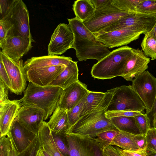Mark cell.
Wrapping results in <instances>:
<instances>
[{
	"label": "cell",
	"instance_id": "6da1fadb",
	"mask_svg": "<svg viewBox=\"0 0 156 156\" xmlns=\"http://www.w3.org/2000/svg\"><path fill=\"white\" fill-rule=\"evenodd\" d=\"M112 96L111 92L107 91L100 104L87 114L81 117L68 133L94 138L101 132L118 129L105 115Z\"/></svg>",
	"mask_w": 156,
	"mask_h": 156
},
{
	"label": "cell",
	"instance_id": "7a4b0ae2",
	"mask_svg": "<svg viewBox=\"0 0 156 156\" xmlns=\"http://www.w3.org/2000/svg\"><path fill=\"white\" fill-rule=\"evenodd\" d=\"M63 89L55 86H41L29 82L23 97L22 105L30 106L44 110L47 119L56 109Z\"/></svg>",
	"mask_w": 156,
	"mask_h": 156
},
{
	"label": "cell",
	"instance_id": "3957f363",
	"mask_svg": "<svg viewBox=\"0 0 156 156\" xmlns=\"http://www.w3.org/2000/svg\"><path fill=\"white\" fill-rule=\"evenodd\" d=\"M133 48L124 46L113 50L92 67V76L99 79H110L121 76L126 61Z\"/></svg>",
	"mask_w": 156,
	"mask_h": 156
},
{
	"label": "cell",
	"instance_id": "277c9868",
	"mask_svg": "<svg viewBox=\"0 0 156 156\" xmlns=\"http://www.w3.org/2000/svg\"><path fill=\"white\" fill-rule=\"evenodd\" d=\"M112 98L106 111H129L141 112L146 108L131 85H122L107 90Z\"/></svg>",
	"mask_w": 156,
	"mask_h": 156
},
{
	"label": "cell",
	"instance_id": "5b68a950",
	"mask_svg": "<svg viewBox=\"0 0 156 156\" xmlns=\"http://www.w3.org/2000/svg\"><path fill=\"white\" fill-rule=\"evenodd\" d=\"M150 30L145 27L136 26L94 35L97 40L108 48H112L127 45Z\"/></svg>",
	"mask_w": 156,
	"mask_h": 156
},
{
	"label": "cell",
	"instance_id": "8992f818",
	"mask_svg": "<svg viewBox=\"0 0 156 156\" xmlns=\"http://www.w3.org/2000/svg\"><path fill=\"white\" fill-rule=\"evenodd\" d=\"M3 18L10 20L13 24V35L34 40L30 30L29 11L22 0H11L8 10Z\"/></svg>",
	"mask_w": 156,
	"mask_h": 156
},
{
	"label": "cell",
	"instance_id": "52a82bcc",
	"mask_svg": "<svg viewBox=\"0 0 156 156\" xmlns=\"http://www.w3.org/2000/svg\"><path fill=\"white\" fill-rule=\"evenodd\" d=\"M132 12L121 10L112 3L103 8L95 9L92 16L83 23L88 29L95 34L99 33L119 19Z\"/></svg>",
	"mask_w": 156,
	"mask_h": 156
},
{
	"label": "cell",
	"instance_id": "ba28073f",
	"mask_svg": "<svg viewBox=\"0 0 156 156\" xmlns=\"http://www.w3.org/2000/svg\"><path fill=\"white\" fill-rule=\"evenodd\" d=\"M74 37L71 48L75 49L76 57L80 61L95 59L98 62L110 52L108 47L97 40L91 41L76 35Z\"/></svg>",
	"mask_w": 156,
	"mask_h": 156
},
{
	"label": "cell",
	"instance_id": "9c48e42d",
	"mask_svg": "<svg viewBox=\"0 0 156 156\" xmlns=\"http://www.w3.org/2000/svg\"><path fill=\"white\" fill-rule=\"evenodd\" d=\"M131 86L146 108V114L152 108L156 96V78L146 70L133 79Z\"/></svg>",
	"mask_w": 156,
	"mask_h": 156
},
{
	"label": "cell",
	"instance_id": "30bf717a",
	"mask_svg": "<svg viewBox=\"0 0 156 156\" xmlns=\"http://www.w3.org/2000/svg\"><path fill=\"white\" fill-rule=\"evenodd\" d=\"M0 59L5 66L10 80V91L17 95H21L25 91L27 80L26 72L23 60L14 61L5 55L0 50Z\"/></svg>",
	"mask_w": 156,
	"mask_h": 156
},
{
	"label": "cell",
	"instance_id": "8fae6325",
	"mask_svg": "<svg viewBox=\"0 0 156 156\" xmlns=\"http://www.w3.org/2000/svg\"><path fill=\"white\" fill-rule=\"evenodd\" d=\"M74 35L68 25L60 23L54 30L48 46V55H61L71 48Z\"/></svg>",
	"mask_w": 156,
	"mask_h": 156
},
{
	"label": "cell",
	"instance_id": "7c38bea8",
	"mask_svg": "<svg viewBox=\"0 0 156 156\" xmlns=\"http://www.w3.org/2000/svg\"><path fill=\"white\" fill-rule=\"evenodd\" d=\"M32 42L35 41L25 37L9 35L0 47L5 55L18 62L31 49Z\"/></svg>",
	"mask_w": 156,
	"mask_h": 156
},
{
	"label": "cell",
	"instance_id": "4fadbf2b",
	"mask_svg": "<svg viewBox=\"0 0 156 156\" xmlns=\"http://www.w3.org/2000/svg\"><path fill=\"white\" fill-rule=\"evenodd\" d=\"M156 23V16L134 12L112 23L102 30L100 33L136 26H143L151 30Z\"/></svg>",
	"mask_w": 156,
	"mask_h": 156
},
{
	"label": "cell",
	"instance_id": "5bb4252c",
	"mask_svg": "<svg viewBox=\"0 0 156 156\" xmlns=\"http://www.w3.org/2000/svg\"><path fill=\"white\" fill-rule=\"evenodd\" d=\"M46 115V112L42 109L23 105L18 111L16 117L22 126L29 131L37 134Z\"/></svg>",
	"mask_w": 156,
	"mask_h": 156
},
{
	"label": "cell",
	"instance_id": "9a60e30c",
	"mask_svg": "<svg viewBox=\"0 0 156 156\" xmlns=\"http://www.w3.org/2000/svg\"><path fill=\"white\" fill-rule=\"evenodd\" d=\"M150 60L141 50L133 48L126 61L121 76L126 81L132 82L134 78L147 69Z\"/></svg>",
	"mask_w": 156,
	"mask_h": 156
},
{
	"label": "cell",
	"instance_id": "2e32d148",
	"mask_svg": "<svg viewBox=\"0 0 156 156\" xmlns=\"http://www.w3.org/2000/svg\"><path fill=\"white\" fill-rule=\"evenodd\" d=\"M89 90L87 85L79 80L63 89L57 107L68 111L87 95Z\"/></svg>",
	"mask_w": 156,
	"mask_h": 156
},
{
	"label": "cell",
	"instance_id": "e0dca14e",
	"mask_svg": "<svg viewBox=\"0 0 156 156\" xmlns=\"http://www.w3.org/2000/svg\"><path fill=\"white\" fill-rule=\"evenodd\" d=\"M66 66L59 65L30 69L26 71L27 80L39 86H48Z\"/></svg>",
	"mask_w": 156,
	"mask_h": 156
},
{
	"label": "cell",
	"instance_id": "ac0fdd59",
	"mask_svg": "<svg viewBox=\"0 0 156 156\" xmlns=\"http://www.w3.org/2000/svg\"><path fill=\"white\" fill-rule=\"evenodd\" d=\"M22 105L20 100H9L0 105V137L7 135Z\"/></svg>",
	"mask_w": 156,
	"mask_h": 156
},
{
	"label": "cell",
	"instance_id": "d6986e66",
	"mask_svg": "<svg viewBox=\"0 0 156 156\" xmlns=\"http://www.w3.org/2000/svg\"><path fill=\"white\" fill-rule=\"evenodd\" d=\"M9 132L19 153L26 149L37 135L22 126L16 117L13 121Z\"/></svg>",
	"mask_w": 156,
	"mask_h": 156
},
{
	"label": "cell",
	"instance_id": "ffe728a7",
	"mask_svg": "<svg viewBox=\"0 0 156 156\" xmlns=\"http://www.w3.org/2000/svg\"><path fill=\"white\" fill-rule=\"evenodd\" d=\"M72 60V58L70 57L48 55L28 58L23 63V66L26 71L33 68L59 65L66 66Z\"/></svg>",
	"mask_w": 156,
	"mask_h": 156
},
{
	"label": "cell",
	"instance_id": "44dd1931",
	"mask_svg": "<svg viewBox=\"0 0 156 156\" xmlns=\"http://www.w3.org/2000/svg\"><path fill=\"white\" fill-rule=\"evenodd\" d=\"M77 63V62L71 61L64 70L48 86L59 87L64 89L79 81Z\"/></svg>",
	"mask_w": 156,
	"mask_h": 156
},
{
	"label": "cell",
	"instance_id": "7402d4cb",
	"mask_svg": "<svg viewBox=\"0 0 156 156\" xmlns=\"http://www.w3.org/2000/svg\"><path fill=\"white\" fill-rule=\"evenodd\" d=\"M47 124L52 133L55 134L65 135L70 129L66 111L58 107L50 117Z\"/></svg>",
	"mask_w": 156,
	"mask_h": 156
},
{
	"label": "cell",
	"instance_id": "603a6c76",
	"mask_svg": "<svg viewBox=\"0 0 156 156\" xmlns=\"http://www.w3.org/2000/svg\"><path fill=\"white\" fill-rule=\"evenodd\" d=\"M37 136L41 147L50 156H64L59 151L55 142L47 122L44 121Z\"/></svg>",
	"mask_w": 156,
	"mask_h": 156
},
{
	"label": "cell",
	"instance_id": "cb8c5ba5",
	"mask_svg": "<svg viewBox=\"0 0 156 156\" xmlns=\"http://www.w3.org/2000/svg\"><path fill=\"white\" fill-rule=\"evenodd\" d=\"M109 119L119 130L135 135L142 134L134 117H116Z\"/></svg>",
	"mask_w": 156,
	"mask_h": 156
},
{
	"label": "cell",
	"instance_id": "d4e9b609",
	"mask_svg": "<svg viewBox=\"0 0 156 156\" xmlns=\"http://www.w3.org/2000/svg\"><path fill=\"white\" fill-rule=\"evenodd\" d=\"M73 9L76 17L84 22L93 15L95 9L91 0H77L74 2Z\"/></svg>",
	"mask_w": 156,
	"mask_h": 156
},
{
	"label": "cell",
	"instance_id": "484cf974",
	"mask_svg": "<svg viewBox=\"0 0 156 156\" xmlns=\"http://www.w3.org/2000/svg\"><path fill=\"white\" fill-rule=\"evenodd\" d=\"M119 130L110 145L116 146L125 150L137 151L139 148L132 137V134Z\"/></svg>",
	"mask_w": 156,
	"mask_h": 156
},
{
	"label": "cell",
	"instance_id": "4316f807",
	"mask_svg": "<svg viewBox=\"0 0 156 156\" xmlns=\"http://www.w3.org/2000/svg\"><path fill=\"white\" fill-rule=\"evenodd\" d=\"M67 20L68 25L74 35L91 41L96 40L95 35L88 29L83 22L76 17Z\"/></svg>",
	"mask_w": 156,
	"mask_h": 156
},
{
	"label": "cell",
	"instance_id": "83f0119b",
	"mask_svg": "<svg viewBox=\"0 0 156 156\" xmlns=\"http://www.w3.org/2000/svg\"><path fill=\"white\" fill-rule=\"evenodd\" d=\"M106 92L89 91L80 115V118L96 107L102 100Z\"/></svg>",
	"mask_w": 156,
	"mask_h": 156
},
{
	"label": "cell",
	"instance_id": "f1b7e54d",
	"mask_svg": "<svg viewBox=\"0 0 156 156\" xmlns=\"http://www.w3.org/2000/svg\"><path fill=\"white\" fill-rule=\"evenodd\" d=\"M85 156H103V146L94 138L80 136Z\"/></svg>",
	"mask_w": 156,
	"mask_h": 156
},
{
	"label": "cell",
	"instance_id": "f546056e",
	"mask_svg": "<svg viewBox=\"0 0 156 156\" xmlns=\"http://www.w3.org/2000/svg\"><path fill=\"white\" fill-rule=\"evenodd\" d=\"M69 150V156H85L80 136L68 133L65 135Z\"/></svg>",
	"mask_w": 156,
	"mask_h": 156
},
{
	"label": "cell",
	"instance_id": "4dcf8cb0",
	"mask_svg": "<svg viewBox=\"0 0 156 156\" xmlns=\"http://www.w3.org/2000/svg\"><path fill=\"white\" fill-rule=\"evenodd\" d=\"M144 35L141 44L142 51L151 60L156 59V40L148 32Z\"/></svg>",
	"mask_w": 156,
	"mask_h": 156
},
{
	"label": "cell",
	"instance_id": "1f68e13d",
	"mask_svg": "<svg viewBox=\"0 0 156 156\" xmlns=\"http://www.w3.org/2000/svg\"><path fill=\"white\" fill-rule=\"evenodd\" d=\"M142 0H112V4L119 9L127 12H135L136 7Z\"/></svg>",
	"mask_w": 156,
	"mask_h": 156
},
{
	"label": "cell",
	"instance_id": "d6a6232c",
	"mask_svg": "<svg viewBox=\"0 0 156 156\" xmlns=\"http://www.w3.org/2000/svg\"><path fill=\"white\" fill-rule=\"evenodd\" d=\"M135 12L156 16V0H142Z\"/></svg>",
	"mask_w": 156,
	"mask_h": 156
},
{
	"label": "cell",
	"instance_id": "836d02e7",
	"mask_svg": "<svg viewBox=\"0 0 156 156\" xmlns=\"http://www.w3.org/2000/svg\"><path fill=\"white\" fill-rule=\"evenodd\" d=\"M86 96L72 109L66 112L70 128L77 122L80 118V115L86 100Z\"/></svg>",
	"mask_w": 156,
	"mask_h": 156
},
{
	"label": "cell",
	"instance_id": "e575fe53",
	"mask_svg": "<svg viewBox=\"0 0 156 156\" xmlns=\"http://www.w3.org/2000/svg\"><path fill=\"white\" fill-rule=\"evenodd\" d=\"M119 133L118 129L108 130L99 133L94 138L104 147L110 145L115 136Z\"/></svg>",
	"mask_w": 156,
	"mask_h": 156
},
{
	"label": "cell",
	"instance_id": "d590c367",
	"mask_svg": "<svg viewBox=\"0 0 156 156\" xmlns=\"http://www.w3.org/2000/svg\"><path fill=\"white\" fill-rule=\"evenodd\" d=\"M14 25L11 21L7 19L0 20V45L5 41L9 35H12Z\"/></svg>",
	"mask_w": 156,
	"mask_h": 156
},
{
	"label": "cell",
	"instance_id": "8d00e7d4",
	"mask_svg": "<svg viewBox=\"0 0 156 156\" xmlns=\"http://www.w3.org/2000/svg\"><path fill=\"white\" fill-rule=\"evenodd\" d=\"M41 147L37 135L27 147L19 153L18 156H37L38 151Z\"/></svg>",
	"mask_w": 156,
	"mask_h": 156
},
{
	"label": "cell",
	"instance_id": "74e56055",
	"mask_svg": "<svg viewBox=\"0 0 156 156\" xmlns=\"http://www.w3.org/2000/svg\"><path fill=\"white\" fill-rule=\"evenodd\" d=\"M147 151L156 152V129L150 128L146 134Z\"/></svg>",
	"mask_w": 156,
	"mask_h": 156
},
{
	"label": "cell",
	"instance_id": "f35d334b",
	"mask_svg": "<svg viewBox=\"0 0 156 156\" xmlns=\"http://www.w3.org/2000/svg\"><path fill=\"white\" fill-rule=\"evenodd\" d=\"M142 134L146 135L151 128L149 120L146 114L134 116Z\"/></svg>",
	"mask_w": 156,
	"mask_h": 156
},
{
	"label": "cell",
	"instance_id": "ab89813d",
	"mask_svg": "<svg viewBox=\"0 0 156 156\" xmlns=\"http://www.w3.org/2000/svg\"><path fill=\"white\" fill-rule=\"evenodd\" d=\"M52 134L55 144L60 152L64 156H69L68 146L66 145L62 138L65 135Z\"/></svg>",
	"mask_w": 156,
	"mask_h": 156
},
{
	"label": "cell",
	"instance_id": "60d3db41",
	"mask_svg": "<svg viewBox=\"0 0 156 156\" xmlns=\"http://www.w3.org/2000/svg\"><path fill=\"white\" fill-rule=\"evenodd\" d=\"M141 112L129 111H106L105 113L106 117L111 118L119 116L134 117L143 114Z\"/></svg>",
	"mask_w": 156,
	"mask_h": 156
},
{
	"label": "cell",
	"instance_id": "b9f144b4",
	"mask_svg": "<svg viewBox=\"0 0 156 156\" xmlns=\"http://www.w3.org/2000/svg\"><path fill=\"white\" fill-rule=\"evenodd\" d=\"M115 146L122 156H148L146 151L126 150L122 149L118 147Z\"/></svg>",
	"mask_w": 156,
	"mask_h": 156
},
{
	"label": "cell",
	"instance_id": "7bdbcfd3",
	"mask_svg": "<svg viewBox=\"0 0 156 156\" xmlns=\"http://www.w3.org/2000/svg\"><path fill=\"white\" fill-rule=\"evenodd\" d=\"M132 137L139 150L147 151L146 135L132 134Z\"/></svg>",
	"mask_w": 156,
	"mask_h": 156
},
{
	"label": "cell",
	"instance_id": "ee69618b",
	"mask_svg": "<svg viewBox=\"0 0 156 156\" xmlns=\"http://www.w3.org/2000/svg\"><path fill=\"white\" fill-rule=\"evenodd\" d=\"M9 90L8 87L0 79V105L4 104L10 100L8 98Z\"/></svg>",
	"mask_w": 156,
	"mask_h": 156
},
{
	"label": "cell",
	"instance_id": "f6af8a7d",
	"mask_svg": "<svg viewBox=\"0 0 156 156\" xmlns=\"http://www.w3.org/2000/svg\"><path fill=\"white\" fill-rule=\"evenodd\" d=\"M0 156H8L9 135L8 133L0 137Z\"/></svg>",
	"mask_w": 156,
	"mask_h": 156
},
{
	"label": "cell",
	"instance_id": "bcb514c9",
	"mask_svg": "<svg viewBox=\"0 0 156 156\" xmlns=\"http://www.w3.org/2000/svg\"><path fill=\"white\" fill-rule=\"evenodd\" d=\"M0 79H1L10 91L11 84L7 71L1 59H0Z\"/></svg>",
	"mask_w": 156,
	"mask_h": 156
},
{
	"label": "cell",
	"instance_id": "7dc6e473",
	"mask_svg": "<svg viewBox=\"0 0 156 156\" xmlns=\"http://www.w3.org/2000/svg\"><path fill=\"white\" fill-rule=\"evenodd\" d=\"M9 139L8 145V156H18V152L10 133H8Z\"/></svg>",
	"mask_w": 156,
	"mask_h": 156
},
{
	"label": "cell",
	"instance_id": "c3c4849f",
	"mask_svg": "<svg viewBox=\"0 0 156 156\" xmlns=\"http://www.w3.org/2000/svg\"><path fill=\"white\" fill-rule=\"evenodd\" d=\"M103 152V156H122L113 145H109L104 147Z\"/></svg>",
	"mask_w": 156,
	"mask_h": 156
},
{
	"label": "cell",
	"instance_id": "681fc988",
	"mask_svg": "<svg viewBox=\"0 0 156 156\" xmlns=\"http://www.w3.org/2000/svg\"><path fill=\"white\" fill-rule=\"evenodd\" d=\"M146 114L149 120L151 128H152L153 124L156 120V96L152 108L149 113Z\"/></svg>",
	"mask_w": 156,
	"mask_h": 156
},
{
	"label": "cell",
	"instance_id": "f907efd6",
	"mask_svg": "<svg viewBox=\"0 0 156 156\" xmlns=\"http://www.w3.org/2000/svg\"><path fill=\"white\" fill-rule=\"evenodd\" d=\"M95 9L103 8L112 3V0H91Z\"/></svg>",
	"mask_w": 156,
	"mask_h": 156
},
{
	"label": "cell",
	"instance_id": "816d5d0a",
	"mask_svg": "<svg viewBox=\"0 0 156 156\" xmlns=\"http://www.w3.org/2000/svg\"><path fill=\"white\" fill-rule=\"evenodd\" d=\"M11 0H0V15L2 16V19L6 14L11 2Z\"/></svg>",
	"mask_w": 156,
	"mask_h": 156
},
{
	"label": "cell",
	"instance_id": "f5cc1de1",
	"mask_svg": "<svg viewBox=\"0 0 156 156\" xmlns=\"http://www.w3.org/2000/svg\"><path fill=\"white\" fill-rule=\"evenodd\" d=\"M37 156H50L41 147L38 151Z\"/></svg>",
	"mask_w": 156,
	"mask_h": 156
},
{
	"label": "cell",
	"instance_id": "db71d44e",
	"mask_svg": "<svg viewBox=\"0 0 156 156\" xmlns=\"http://www.w3.org/2000/svg\"><path fill=\"white\" fill-rule=\"evenodd\" d=\"M148 33L156 40V23L153 28Z\"/></svg>",
	"mask_w": 156,
	"mask_h": 156
},
{
	"label": "cell",
	"instance_id": "11a10c76",
	"mask_svg": "<svg viewBox=\"0 0 156 156\" xmlns=\"http://www.w3.org/2000/svg\"><path fill=\"white\" fill-rule=\"evenodd\" d=\"M147 152L148 156H156V152L154 153L147 151Z\"/></svg>",
	"mask_w": 156,
	"mask_h": 156
},
{
	"label": "cell",
	"instance_id": "9f6ffc18",
	"mask_svg": "<svg viewBox=\"0 0 156 156\" xmlns=\"http://www.w3.org/2000/svg\"><path fill=\"white\" fill-rule=\"evenodd\" d=\"M152 128H154L156 129V120L153 124Z\"/></svg>",
	"mask_w": 156,
	"mask_h": 156
}]
</instances>
